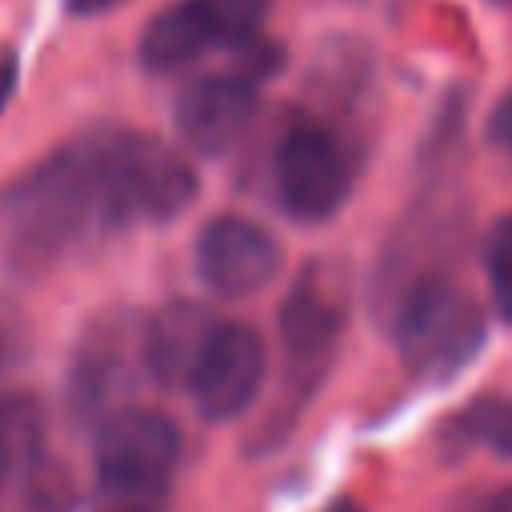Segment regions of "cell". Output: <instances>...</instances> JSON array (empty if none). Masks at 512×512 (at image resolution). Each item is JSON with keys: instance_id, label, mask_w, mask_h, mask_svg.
Returning a JSON list of instances; mask_svg holds the SVG:
<instances>
[{"instance_id": "cell-1", "label": "cell", "mask_w": 512, "mask_h": 512, "mask_svg": "<svg viewBox=\"0 0 512 512\" xmlns=\"http://www.w3.org/2000/svg\"><path fill=\"white\" fill-rule=\"evenodd\" d=\"M124 224L92 132L68 140L0 192L4 260L24 276L56 268Z\"/></svg>"}, {"instance_id": "cell-2", "label": "cell", "mask_w": 512, "mask_h": 512, "mask_svg": "<svg viewBox=\"0 0 512 512\" xmlns=\"http://www.w3.org/2000/svg\"><path fill=\"white\" fill-rule=\"evenodd\" d=\"M404 368L424 384L456 380L488 340V320L476 296L448 268L408 280L384 308Z\"/></svg>"}, {"instance_id": "cell-3", "label": "cell", "mask_w": 512, "mask_h": 512, "mask_svg": "<svg viewBox=\"0 0 512 512\" xmlns=\"http://www.w3.org/2000/svg\"><path fill=\"white\" fill-rule=\"evenodd\" d=\"M352 316V276L344 260L316 256L308 260L280 304V344L292 372V404L312 396L320 376L332 364V352Z\"/></svg>"}, {"instance_id": "cell-4", "label": "cell", "mask_w": 512, "mask_h": 512, "mask_svg": "<svg viewBox=\"0 0 512 512\" xmlns=\"http://www.w3.org/2000/svg\"><path fill=\"white\" fill-rule=\"evenodd\" d=\"M92 140L100 148V160L108 168V180L116 188V200L128 224L136 220L168 224L180 212H188V204L196 200L200 192L196 168L180 148L164 144L160 136L100 124L92 128Z\"/></svg>"}, {"instance_id": "cell-5", "label": "cell", "mask_w": 512, "mask_h": 512, "mask_svg": "<svg viewBox=\"0 0 512 512\" xmlns=\"http://www.w3.org/2000/svg\"><path fill=\"white\" fill-rule=\"evenodd\" d=\"M92 460L100 500H164L180 460V428L160 408L124 404L96 424Z\"/></svg>"}, {"instance_id": "cell-6", "label": "cell", "mask_w": 512, "mask_h": 512, "mask_svg": "<svg viewBox=\"0 0 512 512\" xmlns=\"http://www.w3.org/2000/svg\"><path fill=\"white\" fill-rule=\"evenodd\" d=\"M144 368V320L128 308H104L84 324L68 360V412L72 420H104Z\"/></svg>"}, {"instance_id": "cell-7", "label": "cell", "mask_w": 512, "mask_h": 512, "mask_svg": "<svg viewBox=\"0 0 512 512\" xmlns=\"http://www.w3.org/2000/svg\"><path fill=\"white\" fill-rule=\"evenodd\" d=\"M268 4L272 0H176L140 32V64L164 76L212 48H244L256 40Z\"/></svg>"}, {"instance_id": "cell-8", "label": "cell", "mask_w": 512, "mask_h": 512, "mask_svg": "<svg viewBox=\"0 0 512 512\" xmlns=\"http://www.w3.org/2000/svg\"><path fill=\"white\" fill-rule=\"evenodd\" d=\"M272 188L292 220L300 224L332 220L352 192V168L336 132L308 116L292 120L276 144Z\"/></svg>"}, {"instance_id": "cell-9", "label": "cell", "mask_w": 512, "mask_h": 512, "mask_svg": "<svg viewBox=\"0 0 512 512\" xmlns=\"http://www.w3.org/2000/svg\"><path fill=\"white\" fill-rule=\"evenodd\" d=\"M280 268H284L280 240L252 216L220 212L196 236V272L224 300H244L264 292L280 276Z\"/></svg>"}, {"instance_id": "cell-10", "label": "cell", "mask_w": 512, "mask_h": 512, "mask_svg": "<svg viewBox=\"0 0 512 512\" xmlns=\"http://www.w3.org/2000/svg\"><path fill=\"white\" fill-rule=\"evenodd\" d=\"M264 372H268L264 336L252 324L216 320L204 356L188 380V392L204 420H232L256 400Z\"/></svg>"}, {"instance_id": "cell-11", "label": "cell", "mask_w": 512, "mask_h": 512, "mask_svg": "<svg viewBox=\"0 0 512 512\" xmlns=\"http://www.w3.org/2000/svg\"><path fill=\"white\" fill-rule=\"evenodd\" d=\"M260 88L248 72H216L192 80L176 96V132L200 156L228 152L256 120Z\"/></svg>"}, {"instance_id": "cell-12", "label": "cell", "mask_w": 512, "mask_h": 512, "mask_svg": "<svg viewBox=\"0 0 512 512\" xmlns=\"http://www.w3.org/2000/svg\"><path fill=\"white\" fill-rule=\"evenodd\" d=\"M212 328H216V316L204 304L196 300L164 304L156 316L144 320V372L164 388H176V384L188 388Z\"/></svg>"}, {"instance_id": "cell-13", "label": "cell", "mask_w": 512, "mask_h": 512, "mask_svg": "<svg viewBox=\"0 0 512 512\" xmlns=\"http://www.w3.org/2000/svg\"><path fill=\"white\" fill-rule=\"evenodd\" d=\"M44 456V416L32 396H0V488Z\"/></svg>"}, {"instance_id": "cell-14", "label": "cell", "mask_w": 512, "mask_h": 512, "mask_svg": "<svg viewBox=\"0 0 512 512\" xmlns=\"http://www.w3.org/2000/svg\"><path fill=\"white\" fill-rule=\"evenodd\" d=\"M460 424L468 440L492 448L496 456H512V400H480Z\"/></svg>"}, {"instance_id": "cell-15", "label": "cell", "mask_w": 512, "mask_h": 512, "mask_svg": "<svg viewBox=\"0 0 512 512\" xmlns=\"http://www.w3.org/2000/svg\"><path fill=\"white\" fill-rule=\"evenodd\" d=\"M484 268H488V284H492V300L496 312L512 324V216H504L488 244H484Z\"/></svg>"}, {"instance_id": "cell-16", "label": "cell", "mask_w": 512, "mask_h": 512, "mask_svg": "<svg viewBox=\"0 0 512 512\" xmlns=\"http://www.w3.org/2000/svg\"><path fill=\"white\" fill-rule=\"evenodd\" d=\"M28 508L32 512H68L76 504V488L68 480V472L56 460H36L28 468Z\"/></svg>"}, {"instance_id": "cell-17", "label": "cell", "mask_w": 512, "mask_h": 512, "mask_svg": "<svg viewBox=\"0 0 512 512\" xmlns=\"http://www.w3.org/2000/svg\"><path fill=\"white\" fill-rule=\"evenodd\" d=\"M484 136H488L496 148H508V152H512V92H504V96L496 100V108L488 112Z\"/></svg>"}, {"instance_id": "cell-18", "label": "cell", "mask_w": 512, "mask_h": 512, "mask_svg": "<svg viewBox=\"0 0 512 512\" xmlns=\"http://www.w3.org/2000/svg\"><path fill=\"white\" fill-rule=\"evenodd\" d=\"M12 92H16V56L8 48H0V112L8 108Z\"/></svg>"}, {"instance_id": "cell-19", "label": "cell", "mask_w": 512, "mask_h": 512, "mask_svg": "<svg viewBox=\"0 0 512 512\" xmlns=\"http://www.w3.org/2000/svg\"><path fill=\"white\" fill-rule=\"evenodd\" d=\"M100 512H164V500H100Z\"/></svg>"}, {"instance_id": "cell-20", "label": "cell", "mask_w": 512, "mask_h": 512, "mask_svg": "<svg viewBox=\"0 0 512 512\" xmlns=\"http://www.w3.org/2000/svg\"><path fill=\"white\" fill-rule=\"evenodd\" d=\"M112 0H64V8H68V16H96V12H104Z\"/></svg>"}, {"instance_id": "cell-21", "label": "cell", "mask_w": 512, "mask_h": 512, "mask_svg": "<svg viewBox=\"0 0 512 512\" xmlns=\"http://www.w3.org/2000/svg\"><path fill=\"white\" fill-rule=\"evenodd\" d=\"M480 512H512V484H508V488H500L496 496H488V504H484Z\"/></svg>"}, {"instance_id": "cell-22", "label": "cell", "mask_w": 512, "mask_h": 512, "mask_svg": "<svg viewBox=\"0 0 512 512\" xmlns=\"http://www.w3.org/2000/svg\"><path fill=\"white\" fill-rule=\"evenodd\" d=\"M336 512H360L356 504H336Z\"/></svg>"}]
</instances>
